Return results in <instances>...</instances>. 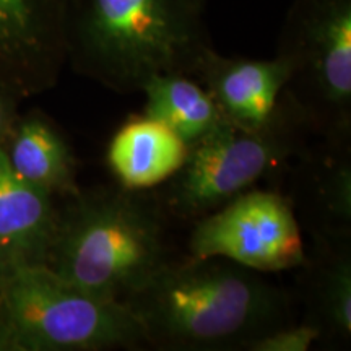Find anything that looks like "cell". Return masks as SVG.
Segmentation results:
<instances>
[{"label": "cell", "mask_w": 351, "mask_h": 351, "mask_svg": "<svg viewBox=\"0 0 351 351\" xmlns=\"http://www.w3.org/2000/svg\"><path fill=\"white\" fill-rule=\"evenodd\" d=\"M263 275L221 257L173 258L124 304L152 348L245 350L291 322L288 298Z\"/></svg>", "instance_id": "obj_1"}, {"label": "cell", "mask_w": 351, "mask_h": 351, "mask_svg": "<svg viewBox=\"0 0 351 351\" xmlns=\"http://www.w3.org/2000/svg\"><path fill=\"white\" fill-rule=\"evenodd\" d=\"M207 0H72L67 65L119 95L155 75L195 77L213 49Z\"/></svg>", "instance_id": "obj_2"}, {"label": "cell", "mask_w": 351, "mask_h": 351, "mask_svg": "<svg viewBox=\"0 0 351 351\" xmlns=\"http://www.w3.org/2000/svg\"><path fill=\"white\" fill-rule=\"evenodd\" d=\"M163 208L140 192L96 187L70 197L47 267L106 301L125 302L173 261Z\"/></svg>", "instance_id": "obj_3"}, {"label": "cell", "mask_w": 351, "mask_h": 351, "mask_svg": "<svg viewBox=\"0 0 351 351\" xmlns=\"http://www.w3.org/2000/svg\"><path fill=\"white\" fill-rule=\"evenodd\" d=\"M148 346L124 302L65 282L46 265L0 275V351H104Z\"/></svg>", "instance_id": "obj_4"}, {"label": "cell", "mask_w": 351, "mask_h": 351, "mask_svg": "<svg viewBox=\"0 0 351 351\" xmlns=\"http://www.w3.org/2000/svg\"><path fill=\"white\" fill-rule=\"evenodd\" d=\"M275 56L288 69L283 98L309 130L351 142V0H293Z\"/></svg>", "instance_id": "obj_5"}, {"label": "cell", "mask_w": 351, "mask_h": 351, "mask_svg": "<svg viewBox=\"0 0 351 351\" xmlns=\"http://www.w3.org/2000/svg\"><path fill=\"white\" fill-rule=\"evenodd\" d=\"M309 130L283 99L278 116L262 130H244L225 122L189 147L182 168L166 182L161 208L181 219H199L306 150Z\"/></svg>", "instance_id": "obj_6"}, {"label": "cell", "mask_w": 351, "mask_h": 351, "mask_svg": "<svg viewBox=\"0 0 351 351\" xmlns=\"http://www.w3.org/2000/svg\"><path fill=\"white\" fill-rule=\"evenodd\" d=\"M191 257H221L261 274L304 267L307 254L293 204L278 192L247 191L195 219Z\"/></svg>", "instance_id": "obj_7"}, {"label": "cell", "mask_w": 351, "mask_h": 351, "mask_svg": "<svg viewBox=\"0 0 351 351\" xmlns=\"http://www.w3.org/2000/svg\"><path fill=\"white\" fill-rule=\"evenodd\" d=\"M70 5L72 0H0V95L32 98L59 82Z\"/></svg>", "instance_id": "obj_8"}, {"label": "cell", "mask_w": 351, "mask_h": 351, "mask_svg": "<svg viewBox=\"0 0 351 351\" xmlns=\"http://www.w3.org/2000/svg\"><path fill=\"white\" fill-rule=\"evenodd\" d=\"M195 80L212 96L228 124L244 130L269 127L282 109L288 69L280 57L251 59L210 49Z\"/></svg>", "instance_id": "obj_9"}, {"label": "cell", "mask_w": 351, "mask_h": 351, "mask_svg": "<svg viewBox=\"0 0 351 351\" xmlns=\"http://www.w3.org/2000/svg\"><path fill=\"white\" fill-rule=\"evenodd\" d=\"M59 221L54 197L20 178L0 143V275L47 267Z\"/></svg>", "instance_id": "obj_10"}, {"label": "cell", "mask_w": 351, "mask_h": 351, "mask_svg": "<svg viewBox=\"0 0 351 351\" xmlns=\"http://www.w3.org/2000/svg\"><path fill=\"white\" fill-rule=\"evenodd\" d=\"M187 152L179 135L143 114L114 134L108 165L121 187L143 192L168 182L182 168Z\"/></svg>", "instance_id": "obj_11"}, {"label": "cell", "mask_w": 351, "mask_h": 351, "mask_svg": "<svg viewBox=\"0 0 351 351\" xmlns=\"http://www.w3.org/2000/svg\"><path fill=\"white\" fill-rule=\"evenodd\" d=\"M307 150V148H306ZM302 152L300 178L313 231L322 238H351V147L324 140L319 155Z\"/></svg>", "instance_id": "obj_12"}, {"label": "cell", "mask_w": 351, "mask_h": 351, "mask_svg": "<svg viewBox=\"0 0 351 351\" xmlns=\"http://www.w3.org/2000/svg\"><path fill=\"white\" fill-rule=\"evenodd\" d=\"M351 238L315 236L309 269V315L320 339L348 343L351 337Z\"/></svg>", "instance_id": "obj_13"}, {"label": "cell", "mask_w": 351, "mask_h": 351, "mask_svg": "<svg viewBox=\"0 0 351 351\" xmlns=\"http://www.w3.org/2000/svg\"><path fill=\"white\" fill-rule=\"evenodd\" d=\"M3 148L16 174L41 191L69 199L80 192L72 150L43 117L29 116L16 121Z\"/></svg>", "instance_id": "obj_14"}, {"label": "cell", "mask_w": 351, "mask_h": 351, "mask_svg": "<svg viewBox=\"0 0 351 351\" xmlns=\"http://www.w3.org/2000/svg\"><path fill=\"white\" fill-rule=\"evenodd\" d=\"M140 93L145 95V116L169 127L187 147L225 124L212 96L192 77L155 75L143 83Z\"/></svg>", "instance_id": "obj_15"}, {"label": "cell", "mask_w": 351, "mask_h": 351, "mask_svg": "<svg viewBox=\"0 0 351 351\" xmlns=\"http://www.w3.org/2000/svg\"><path fill=\"white\" fill-rule=\"evenodd\" d=\"M319 340V328L311 322H289L257 337L245 346V351H307Z\"/></svg>", "instance_id": "obj_16"}, {"label": "cell", "mask_w": 351, "mask_h": 351, "mask_svg": "<svg viewBox=\"0 0 351 351\" xmlns=\"http://www.w3.org/2000/svg\"><path fill=\"white\" fill-rule=\"evenodd\" d=\"M15 103L7 96L0 95V143H5L8 135L15 125Z\"/></svg>", "instance_id": "obj_17"}]
</instances>
